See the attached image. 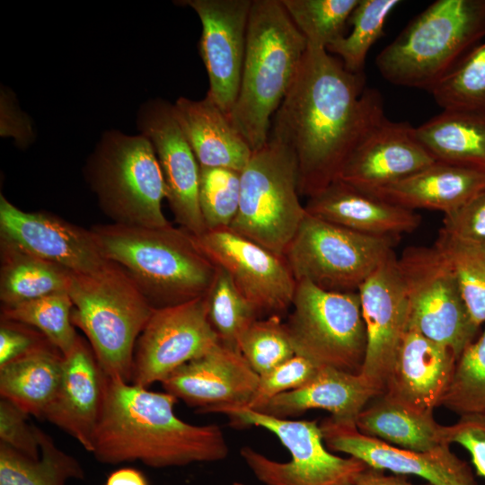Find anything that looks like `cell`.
Wrapping results in <instances>:
<instances>
[{
    "instance_id": "6da1fadb",
    "label": "cell",
    "mask_w": 485,
    "mask_h": 485,
    "mask_svg": "<svg viewBox=\"0 0 485 485\" xmlns=\"http://www.w3.org/2000/svg\"><path fill=\"white\" fill-rule=\"evenodd\" d=\"M364 82L326 49L307 46L269 133L295 157L300 195L311 197L334 181L359 137L384 113L380 93Z\"/></svg>"
},
{
    "instance_id": "7a4b0ae2",
    "label": "cell",
    "mask_w": 485,
    "mask_h": 485,
    "mask_svg": "<svg viewBox=\"0 0 485 485\" xmlns=\"http://www.w3.org/2000/svg\"><path fill=\"white\" fill-rule=\"evenodd\" d=\"M178 399L107 376L92 454L105 464L140 462L151 468L225 460L229 446L215 424L193 425L174 412Z\"/></svg>"
},
{
    "instance_id": "3957f363",
    "label": "cell",
    "mask_w": 485,
    "mask_h": 485,
    "mask_svg": "<svg viewBox=\"0 0 485 485\" xmlns=\"http://www.w3.org/2000/svg\"><path fill=\"white\" fill-rule=\"evenodd\" d=\"M102 255L119 265L154 309L204 296L216 266L186 229L119 224L90 228Z\"/></svg>"
},
{
    "instance_id": "277c9868",
    "label": "cell",
    "mask_w": 485,
    "mask_h": 485,
    "mask_svg": "<svg viewBox=\"0 0 485 485\" xmlns=\"http://www.w3.org/2000/svg\"><path fill=\"white\" fill-rule=\"evenodd\" d=\"M306 48L280 0L252 1L240 90L229 116L252 152L268 142L270 118L288 93Z\"/></svg>"
},
{
    "instance_id": "5b68a950",
    "label": "cell",
    "mask_w": 485,
    "mask_h": 485,
    "mask_svg": "<svg viewBox=\"0 0 485 485\" xmlns=\"http://www.w3.org/2000/svg\"><path fill=\"white\" fill-rule=\"evenodd\" d=\"M485 36V0H436L376 57L390 83L430 91Z\"/></svg>"
},
{
    "instance_id": "8992f818",
    "label": "cell",
    "mask_w": 485,
    "mask_h": 485,
    "mask_svg": "<svg viewBox=\"0 0 485 485\" xmlns=\"http://www.w3.org/2000/svg\"><path fill=\"white\" fill-rule=\"evenodd\" d=\"M71 321L85 335L108 376L131 382L137 340L154 308L119 265L92 274L70 272Z\"/></svg>"
},
{
    "instance_id": "52a82bcc",
    "label": "cell",
    "mask_w": 485,
    "mask_h": 485,
    "mask_svg": "<svg viewBox=\"0 0 485 485\" xmlns=\"http://www.w3.org/2000/svg\"><path fill=\"white\" fill-rule=\"evenodd\" d=\"M87 178L103 213L115 224L157 227L165 187L151 141L144 135H105L87 165Z\"/></svg>"
},
{
    "instance_id": "ba28073f",
    "label": "cell",
    "mask_w": 485,
    "mask_h": 485,
    "mask_svg": "<svg viewBox=\"0 0 485 485\" xmlns=\"http://www.w3.org/2000/svg\"><path fill=\"white\" fill-rule=\"evenodd\" d=\"M299 195L294 154L269 137L241 172L239 209L229 228L283 257L306 216Z\"/></svg>"
},
{
    "instance_id": "9c48e42d",
    "label": "cell",
    "mask_w": 485,
    "mask_h": 485,
    "mask_svg": "<svg viewBox=\"0 0 485 485\" xmlns=\"http://www.w3.org/2000/svg\"><path fill=\"white\" fill-rule=\"evenodd\" d=\"M285 322L295 355L318 367L359 374L366 332L358 291L331 292L298 281Z\"/></svg>"
},
{
    "instance_id": "30bf717a",
    "label": "cell",
    "mask_w": 485,
    "mask_h": 485,
    "mask_svg": "<svg viewBox=\"0 0 485 485\" xmlns=\"http://www.w3.org/2000/svg\"><path fill=\"white\" fill-rule=\"evenodd\" d=\"M241 426L263 428L274 434L288 450L291 459H269L251 446L240 454L263 485H351L368 466L353 456L341 457L325 445L316 420L275 418L244 407L219 411Z\"/></svg>"
},
{
    "instance_id": "8fae6325",
    "label": "cell",
    "mask_w": 485,
    "mask_h": 485,
    "mask_svg": "<svg viewBox=\"0 0 485 485\" xmlns=\"http://www.w3.org/2000/svg\"><path fill=\"white\" fill-rule=\"evenodd\" d=\"M393 242L394 238L360 234L306 213L283 257L296 282L331 292H357L395 256Z\"/></svg>"
},
{
    "instance_id": "7c38bea8",
    "label": "cell",
    "mask_w": 485,
    "mask_h": 485,
    "mask_svg": "<svg viewBox=\"0 0 485 485\" xmlns=\"http://www.w3.org/2000/svg\"><path fill=\"white\" fill-rule=\"evenodd\" d=\"M408 302V330L448 347L458 358L480 326L472 320L455 273L434 245L413 246L397 258Z\"/></svg>"
},
{
    "instance_id": "4fadbf2b",
    "label": "cell",
    "mask_w": 485,
    "mask_h": 485,
    "mask_svg": "<svg viewBox=\"0 0 485 485\" xmlns=\"http://www.w3.org/2000/svg\"><path fill=\"white\" fill-rule=\"evenodd\" d=\"M219 342L207 319L205 295L154 309L136 343L130 383L146 388L162 384Z\"/></svg>"
},
{
    "instance_id": "5bb4252c",
    "label": "cell",
    "mask_w": 485,
    "mask_h": 485,
    "mask_svg": "<svg viewBox=\"0 0 485 485\" xmlns=\"http://www.w3.org/2000/svg\"><path fill=\"white\" fill-rule=\"evenodd\" d=\"M197 241L254 306L260 318L282 317L292 306L296 280L284 257L234 232L207 230Z\"/></svg>"
},
{
    "instance_id": "9a60e30c",
    "label": "cell",
    "mask_w": 485,
    "mask_h": 485,
    "mask_svg": "<svg viewBox=\"0 0 485 485\" xmlns=\"http://www.w3.org/2000/svg\"><path fill=\"white\" fill-rule=\"evenodd\" d=\"M320 428L327 448L357 458L369 467L418 476L431 485H478L470 465L453 453L449 444L416 452L364 435L354 422L329 417Z\"/></svg>"
},
{
    "instance_id": "2e32d148",
    "label": "cell",
    "mask_w": 485,
    "mask_h": 485,
    "mask_svg": "<svg viewBox=\"0 0 485 485\" xmlns=\"http://www.w3.org/2000/svg\"><path fill=\"white\" fill-rule=\"evenodd\" d=\"M198 15L200 57L209 79L207 93L228 116L238 97L251 0H186Z\"/></svg>"
},
{
    "instance_id": "e0dca14e",
    "label": "cell",
    "mask_w": 485,
    "mask_h": 485,
    "mask_svg": "<svg viewBox=\"0 0 485 485\" xmlns=\"http://www.w3.org/2000/svg\"><path fill=\"white\" fill-rule=\"evenodd\" d=\"M142 135L152 143L163 174L165 198L179 225L198 237L207 231L198 202L200 166L172 105L153 101L139 116Z\"/></svg>"
},
{
    "instance_id": "ac0fdd59",
    "label": "cell",
    "mask_w": 485,
    "mask_h": 485,
    "mask_svg": "<svg viewBox=\"0 0 485 485\" xmlns=\"http://www.w3.org/2000/svg\"><path fill=\"white\" fill-rule=\"evenodd\" d=\"M0 239L72 273L92 274L110 261L90 229L48 212L22 211L2 194Z\"/></svg>"
},
{
    "instance_id": "d6986e66",
    "label": "cell",
    "mask_w": 485,
    "mask_h": 485,
    "mask_svg": "<svg viewBox=\"0 0 485 485\" xmlns=\"http://www.w3.org/2000/svg\"><path fill=\"white\" fill-rule=\"evenodd\" d=\"M434 163L415 137L414 127L407 122L392 121L384 112L359 137L335 181L367 193Z\"/></svg>"
},
{
    "instance_id": "ffe728a7",
    "label": "cell",
    "mask_w": 485,
    "mask_h": 485,
    "mask_svg": "<svg viewBox=\"0 0 485 485\" xmlns=\"http://www.w3.org/2000/svg\"><path fill=\"white\" fill-rule=\"evenodd\" d=\"M366 349L360 374L382 393L405 332L408 302L396 256L359 287Z\"/></svg>"
},
{
    "instance_id": "44dd1931",
    "label": "cell",
    "mask_w": 485,
    "mask_h": 485,
    "mask_svg": "<svg viewBox=\"0 0 485 485\" xmlns=\"http://www.w3.org/2000/svg\"><path fill=\"white\" fill-rule=\"evenodd\" d=\"M260 375L242 353L218 343L204 355L175 370L163 383L164 392L201 413H219L227 408L246 407Z\"/></svg>"
},
{
    "instance_id": "7402d4cb",
    "label": "cell",
    "mask_w": 485,
    "mask_h": 485,
    "mask_svg": "<svg viewBox=\"0 0 485 485\" xmlns=\"http://www.w3.org/2000/svg\"><path fill=\"white\" fill-rule=\"evenodd\" d=\"M107 376L90 344L78 336L63 356L59 386L43 416L90 453L104 406Z\"/></svg>"
},
{
    "instance_id": "603a6c76",
    "label": "cell",
    "mask_w": 485,
    "mask_h": 485,
    "mask_svg": "<svg viewBox=\"0 0 485 485\" xmlns=\"http://www.w3.org/2000/svg\"><path fill=\"white\" fill-rule=\"evenodd\" d=\"M456 361L448 347L408 330L383 395L418 411H434L451 384Z\"/></svg>"
},
{
    "instance_id": "cb8c5ba5",
    "label": "cell",
    "mask_w": 485,
    "mask_h": 485,
    "mask_svg": "<svg viewBox=\"0 0 485 485\" xmlns=\"http://www.w3.org/2000/svg\"><path fill=\"white\" fill-rule=\"evenodd\" d=\"M308 215L360 234L394 238L410 233L421 217L415 211L379 199L334 181L309 197Z\"/></svg>"
},
{
    "instance_id": "d4e9b609",
    "label": "cell",
    "mask_w": 485,
    "mask_h": 485,
    "mask_svg": "<svg viewBox=\"0 0 485 485\" xmlns=\"http://www.w3.org/2000/svg\"><path fill=\"white\" fill-rule=\"evenodd\" d=\"M382 394L360 373L319 367L304 385L277 395L257 411L287 419L318 409L330 412L336 420L355 423L363 409Z\"/></svg>"
},
{
    "instance_id": "484cf974",
    "label": "cell",
    "mask_w": 485,
    "mask_h": 485,
    "mask_svg": "<svg viewBox=\"0 0 485 485\" xmlns=\"http://www.w3.org/2000/svg\"><path fill=\"white\" fill-rule=\"evenodd\" d=\"M485 190V169L436 162L366 194L415 211L452 213Z\"/></svg>"
},
{
    "instance_id": "4316f807",
    "label": "cell",
    "mask_w": 485,
    "mask_h": 485,
    "mask_svg": "<svg viewBox=\"0 0 485 485\" xmlns=\"http://www.w3.org/2000/svg\"><path fill=\"white\" fill-rule=\"evenodd\" d=\"M172 108L199 166L244 169L253 152L207 93L199 101L181 97Z\"/></svg>"
},
{
    "instance_id": "83f0119b",
    "label": "cell",
    "mask_w": 485,
    "mask_h": 485,
    "mask_svg": "<svg viewBox=\"0 0 485 485\" xmlns=\"http://www.w3.org/2000/svg\"><path fill=\"white\" fill-rule=\"evenodd\" d=\"M414 135L436 162L485 169V110L445 109Z\"/></svg>"
},
{
    "instance_id": "f1b7e54d",
    "label": "cell",
    "mask_w": 485,
    "mask_h": 485,
    "mask_svg": "<svg viewBox=\"0 0 485 485\" xmlns=\"http://www.w3.org/2000/svg\"><path fill=\"white\" fill-rule=\"evenodd\" d=\"M355 425L364 435L407 450L426 452L448 444L446 426L436 421L433 411L410 409L383 394L363 409Z\"/></svg>"
},
{
    "instance_id": "f546056e",
    "label": "cell",
    "mask_w": 485,
    "mask_h": 485,
    "mask_svg": "<svg viewBox=\"0 0 485 485\" xmlns=\"http://www.w3.org/2000/svg\"><path fill=\"white\" fill-rule=\"evenodd\" d=\"M63 355L56 348L35 351L0 367V395L28 415L43 419L59 386Z\"/></svg>"
},
{
    "instance_id": "4dcf8cb0",
    "label": "cell",
    "mask_w": 485,
    "mask_h": 485,
    "mask_svg": "<svg viewBox=\"0 0 485 485\" xmlns=\"http://www.w3.org/2000/svg\"><path fill=\"white\" fill-rule=\"evenodd\" d=\"M2 306L67 291L70 272L0 239Z\"/></svg>"
},
{
    "instance_id": "1f68e13d",
    "label": "cell",
    "mask_w": 485,
    "mask_h": 485,
    "mask_svg": "<svg viewBox=\"0 0 485 485\" xmlns=\"http://www.w3.org/2000/svg\"><path fill=\"white\" fill-rule=\"evenodd\" d=\"M37 433L39 459L0 443V485H66L71 479L84 478V468L76 458L61 450L40 428Z\"/></svg>"
},
{
    "instance_id": "d6a6232c",
    "label": "cell",
    "mask_w": 485,
    "mask_h": 485,
    "mask_svg": "<svg viewBox=\"0 0 485 485\" xmlns=\"http://www.w3.org/2000/svg\"><path fill=\"white\" fill-rule=\"evenodd\" d=\"M72 308L73 303L67 291H63L2 306L1 318L33 327L65 356L78 339L71 321Z\"/></svg>"
},
{
    "instance_id": "836d02e7",
    "label": "cell",
    "mask_w": 485,
    "mask_h": 485,
    "mask_svg": "<svg viewBox=\"0 0 485 485\" xmlns=\"http://www.w3.org/2000/svg\"><path fill=\"white\" fill-rule=\"evenodd\" d=\"M205 302L208 322L220 343L239 350L241 336L260 317L227 272L217 266Z\"/></svg>"
},
{
    "instance_id": "e575fe53",
    "label": "cell",
    "mask_w": 485,
    "mask_h": 485,
    "mask_svg": "<svg viewBox=\"0 0 485 485\" xmlns=\"http://www.w3.org/2000/svg\"><path fill=\"white\" fill-rule=\"evenodd\" d=\"M399 0H359L349 22L352 31L344 35L326 50L340 57L348 72L363 75L366 59L371 47L382 36L384 24Z\"/></svg>"
},
{
    "instance_id": "d590c367",
    "label": "cell",
    "mask_w": 485,
    "mask_h": 485,
    "mask_svg": "<svg viewBox=\"0 0 485 485\" xmlns=\"http://www.w3.org/2000/svg\"><path fill=\"white\" fill-rule=\"evenodd\" d=\"M307 46L326 49L344 36L359 0H280Z\"/></svg>"
},
{
    "instance_id": "8d00e7d4",
    "label": "cell",
    "mask_w": 485,
    "mask_h": 485,
    "mask_svg": "<svg viewBox=\"0 0 485 485\" xmlns=\"http://www.w3.org/2000/svg\"><path fill=\"white\" fill-rule=\"evenodd\" d=\"M453 268L474 322H485V243L461 240L439 232L435 242Z\"/></svg>"
},
{
    "instance_id": "74e56055",
    "label": "cell",
    "mask_w": 485,
    "mask_h": 485,
    "mask_svg": "<svg viewBox=\"0 0 485 485\" xmlns=\"http://www.w3.org/2000/svg\"><path fill=\"white\" fill-rule=\"evenodd\" d=\"M440 406L459 416L485 413V330L457 358Z\"/></svg>"
},
{
    "instance_id": "f35d334b",
    "label": "cell",
    "mask_w": 485,
    "mask_h": 485,
    "mask_svg": "<svg viewBox=\"0 0 485 485\" xmlns=\"http://www.w3.org/2000/svg\"><path fill=\"white\" fill-rule=\"evenodd\" d=\"M429 93L443 110H485V41L469 51Z\"/></svg>"
},
{
    "instance_id": "ab89813d",
    "label": "cell",
    "mask_w": 485,
    "mask_h": 485,
    "mask_svg": "<svg viewBox=\"0 0 485 485\" xmlns=\"http://www.w3.org/2000/svg\"><path fill=\"white\" fill-rule=\"evenodd\" d=\"M240 194V172L200 166L198 202L207 231L229 228L239 209Z\"/></svg>"
},
{
    "instance_id": "60d3db41",
    "label": "cell",
    "mask_w": 485,
    "mask_h": 485,
    "mask_svg": "<svg viewBox=\"0 0 485 485\" xmlns=\"http://www.w3.org/2000/svg\"><path fill=\"white\" fill-rule=\"evenodd\" d=\"M238 348L259 375L295 355L286 323L279 316L254 321L241 336Z\"/></svg>"
},
{
    "instance_id": "b9f144b4",
    "label": "cell",
    "mask_w": 485,
    "mask_h": 485,
    "mask_svg": "<svg viewBox=\"0 0 485 485\" xmlns=\"http://www.w3.org/2000/svg\"><path fill=\"white\" fill-rule=\"evenodd\" d=\"M318 369L319 367L309 359L295 355L260 375L255 393L244 408L259 410L277 395L304 385L316 375Z\"/></svg>"
},
{
    "instance_id": "7bdbcfd3",
    "label": "cell",
    "mask_w": 485,
    "mask_h": 485,
    "mask_svg": "<svg viewBox=\"0 0 485 485\" xmlns=\"http://www.w3.org/2000/svg\"><path fill=\"white\" fill-rule=\"evenodd\" d=\"M28 414L11 401H0V443L33 459L40 456L37 427Z\"/></svg>"
},
{
    "instance_id": "ee69618b",
    "label": "cell",
    "mask_w": 485,
    "mask_h": 485,
    "mask_svg": "<svg viewBox=\"0 0 485 485\" xmlns=\"http://www.w3.org/2000/svg\"><path fill=\"white\" fill-rule=\"evenodd\" d=\"M55 348L38 330L1 318L0 367L35 351Z\"/></svg>"
},
{
    "instance_id": "f6af8a7d",
    "label": "cell",
    "mask_w": 485,
    "mask_h": 485,
    "mask_svg": "<svg viewBox=\"0 0 485 485\" xmlns=\"http://www.w3.org/2000/svg\"><path fill=\"white\" fill-rule=\"evenodd\" d=\"M446 442L463 446L470 454L478 476L485 480V413L460 416L445 428Z\"/></svg>"
},
{
    "instance_id": "bcb514c9",
    "label": "cell",
    "mask_w": 485,
    "mask_h": 485,
    "mask_svg": "<svg viewBox=\"0 0 485 485\" xmlns=\"http://www.w3.org/2000/svg\"><path fill=\"white\" fill-rule=\"evenodd\" d=\"M440 231L461 240L485 243V190L445 215Z\"/></svg>"
},
{
    "instance_id": "7dc6e473",
    "label": "cell",
    "mask_w": 485,
    "mask_h": 485,
    "mask_svg": "<svg viewBox=\"0 0 485 485\" xmlns=\"http://www.w3.org/2000/svg\"><path fill=\"white\" fill-rule=\"evenodd\" d=\"M351 485H418L410 482L406 475L391 472L386 474L385 471L367 467ZM419 485H431L424 483Z\"/></svg>"
},
{
    "instance_id": "c3c4849f",
    "label": "cell",
    "mask_w": 485,
    "mask_h": 485,
    "mask_svg": "<svg viewBox=\"0 0 485 485\" xmlns=\"http://www.w3.org/2000/svg\"><path fill=\"white\" fill-rule=\"evenodd\" d=\"M105 485H149V483L141 471L123 467L110 472Z\"/></svg>"
},
{
    "instance_id": "681fc988",
    "label": "cell",
    "mask_w": 485,
    "mask_h": 485,
    "mask_svg": "<svg viewBox=\"0 0 485 485\" xmlns=\"http://www.w3.org/2000/svg\"><path fill=\"white\" fill-rule=\"evenodd\" d=\"M234 485H246V484L242 483V482H234Z\"/></svg>"
}]
</instances>
